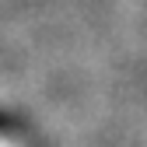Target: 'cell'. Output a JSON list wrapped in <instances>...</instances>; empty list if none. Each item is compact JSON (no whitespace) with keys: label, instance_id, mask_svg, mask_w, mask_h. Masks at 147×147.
I'll return each instance as SVG.
<instances>
[{"label":"cell","instance_id":"obj_1","mask_svg":"<svg viewBox=\"0 0 147 147\" xmlns=\"http://www.w3.org/2000/svg\"><path fill=\"white\" fill-rule=\"evenodd\" d=\"M0 147H7V144H0Z\"/></svg>","mask_w":147,"mask_h":147}]
</instances>
